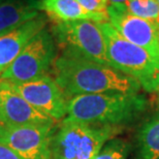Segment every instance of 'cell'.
Returning <instances> with one entry per match:
<instances>
[{
    "instance_id": "obj_1",
    "label": "cell",
    "mask_w": 159,
    "mask_h": 159,
    "mask_svg": "<svg viewBox=\"0 0 159 159\" xmlns=\"http://www.w3.org/2000/svg\"><path fill=\"white\" fill-rule=\"evenodd\" d=\"M52 72L67 100L82 94L139 93L142 89L134 79L112 66L100 64L69 51H60Z\"/></svg>"
},
{
    "instance_id": "obj_2",
    "label": "cell",
    "mask_w": 159,
    "mask_h": 159,
    "mask_svg": "<svg viewBox=\"0 0 159 159\" xmlns=\"http://www.w3.org/2000/svg\"><path fill=\"white\" fill-rule=\"evenodd\" d=\"M147 106V98L139 93L82 94L67 100L66 117L89 124L122 127L139 118Z\"/></svg>"
},
{
    "instance_id": "obj_3",
    "label": "cell",
    "mask_w": 159,
    "mask_h": 159,
    "mask_svg": "<svg viewBox=\"0 0 159 159\" xmlns=\"http://www.w3.org/2000/svg\"><path fill=\"white\" fill-rule=\"evenodd\" d=\"M121 131L120 126L89 124L65 117L52 130L48 159H93Z\"/></svg>"
},
{
    "instance_id": "obj_4",
    "label": "cell",
    "mask_w": 159,
    "mask_h": 159,
    "mask_svg": "<svg viewBox=\"0 0 159 159\" xmlns=\"http://www.w3.org/2000/svg\"><path fill=\"white\" fill-rule=\"evenodd\" d=\"M111 66L134 79L147 92L159 90V62L147 51L125 39L110 22L97 23Z\"/></svg>"
},
{
    "instance_id": "obj_5",
    "label": "cell",
    "mask_w": 159,
    "mask_h": 159,
    "mask_svg": "<svg viewBox=\"0 0 159 159\" xmlns=\"http://www.w3.org/2000/svg\"><path fill=\"white\" fill-rule=\"evenodd\" d=\"M51 33L60 51H69L111 66L102 33L97 23L86 20L56 22L52 23Z\"/></svg>"
},
{
    "instance_id": "obj_6",
    "label": "cell",
    "mask_w": 159,
    "mask_h": 159,
    "mask_svg": "<svg viewBox=\"0 0 159 159\" xmlns=\"http://www.w3.org/2000/svg\"><path fill=\"white\" fill-rule=\"evenodd\" d=\"M57 57L52 33L43 28L24 48L15 61L2 72L0 80L25 83L47 75Z\"/></svg>"
},
{
    "instance_id": "obj_7",
    "label": "cell",
    "mask_w": 159,
    "mask_h": 159,
    "mask_svg": "<svg viewBox=\"0 0 159 159\" xmlns=\"http://www.w3.org/2000/svg\"><path fill=\"white\" fill-rule=\"evenodd\" d=\"M107 14L109 22L124 39L143 48L159 62V24L130 14L124 3L110 4Z\"/></svg>"
},
{
    "instance_id": "obj_8",
    "label": "cell",
    "mask_w": 159,
    "mask_h": 159,
    "mask_svg": "<svg viewBox=\"0 0 159 159\" xmlns=\"http://www.w3.org/2000/svg\"><path fill=\"white\" fill-rule=\"evenodd\" d=\"M11 88L40 113L60 121L67 114V99L58 84L50 75L25 83H11Z\"/></svg>"
},
{
    "instance_id": "obj_9",
    "label": "cell",
    "mask_w": 159,
    "mask_h": 159,
    "mask_svg": "<svg viewBox=\"0 0 159 159\" xmlns=\"http://www.w3.org/2000/svg\"><path fill=\"white\" fill-rule=\"evenodd\" d=\"M55 124L33 126L0 124V144L6 146L22 159H48L50 138Z\"/></svg>"
},
{
    "instance_id": "obj_10",
    "label": "cell",
    "mask_w": 159,
    "mask_h": 159,
    "mask_svg": "<svg viewBox=\"0 0 159 159\" xmlns=\"http://www.w3.org/2000/svg\"><path fill=\"white\" fill-rule=\"evenodd\" d=\"M57 121L40 113L11 88L7 81L0 80V124L6 126L50 125Z\"/></svg>"
},
{
    "instance_id": "obj_11",
    "label": "cell",
    "mask_w": 159,
    "mask_h": 159,
    "mask_svg": "<svg viewBox=\"0 0 159 159\" xmlns=\"http://www.w3.org/2000/svg\"><path fill=\"white\" fill-rule=\"evenodd\" d=\"M48 19L39 14L32 20L0 36V75L20 55L27 43L43 28Z\"/></svg>"
},
{
    "instance_id": "obj_12",
    "label": "cell",
    "mask_w": 159,
    "mask_h": 159,
    "mask_svg": "<svg viewBox=\"0 0 159 159\" xmlns=\"http://www.w3.org/2000/svg\"><path fill=\"white\" fill-rule=\"evenodd\" d=\"M39 11L46 12L52 23L86 20L95 23L109 22V14L92 12L75 0H37Z\"/></svg>"
},
{
    "instance_id": "obj_13",
    "label": "cell",
    "mask_w": 159,
    "mask_h": 159,
    "mask_svg": "<svg viewBox=\"0 0 159 159\" xmlns=\"http://www.w3.org/2000/svg\"><path fill=\"white\" fill-rule=\"evenodd\" d=\"M39 15L37 0H5L0 3V36Z\"/></svg>"
},
{
    "instance_id": "obj_14",
    "label": "cell",
    "mask_w": 159,
    "mask_h": 159,
    "mask_svg": "<svg viewBox=\"0 0 159 159\" xmlns=\"http://www.w3.org/2000/svg\"><path fill=\"white\" fill-rule=\"evenodd\" d=\"M135 159H159V113L139 127L136 133Z\"/></svg>"
},
{
    "instance_id": "obj_15",
    "label": "cell",
    "mask_w": 159,
    "mask_h": 159,
    "mask_svg": "<svg viewBox=\"0 0 159 159\" xmlns=\"http://www.w3.org/2000/svg\"><path fill=\"white\" fill-rule=\"evenodd\" d=\"M124 4L130 14L159 24V4L157 0H127Z\"/></svg>"
},
{
    "instance_id": "obj_16",
    "label": "cell",
    "mask_w": 159,
    "mask_h": 159,
    "mask_svg": "<svg viewBox=\"0 0 159 159\" xmlns=\"http://www.w3.org/2000/svg\"><path fill=\"white\" fill-rule=\"evenodd\" d=\"M130 152V143L123 138L115 136L102 146L93 159H128Z\"/></svg>"
},
{
    "instance_id": "obj_17",
    "label": "cell",
    "mask_w": 159,
    "mask_h": 159,
    "mask_svg": "<svg viewBox=\"0 0 159 159\" xmlns=\"http://www.w3.org/2000/svg\"><path fill=\"white\" fill-rule=\"evenodd\" d=\"M85 9L92 12H103L107 14L109 0H75Z\"/></svg>"
},
{
    "instance_id": "obj_18",
    "label": "cell",
    "mask_w": 159,
    "mask_h": 159,
    "mask_svg": "<svg viewBox=\"0 0 159 159\" xmlns=\"http://www.w3.org/2000/svg\"><path fill=\"white\" fill-rule=\"evenodd\" d=\"M0 159H22L6 146L0 144Z\"/></svg>"
},
{
    "instance_id": "obj_19",
    "label": "cell",
    "mask_w": 159,
    "mask_h": 159,
    "mask_svg": "<svg viewBox=\"0 0 159 159\" xmlns=\"http://www.w3.org/2000/svg\"><path fill=\"white\" fill-rule=\"evenodd\" d=\"M127 0H109V2H111V4H117V3H124Z\"/></svg>"
},
{
    "instance_id": "obj_20",
    "label": "cell",
    "mask_w": 159,
    "mask_h": 159,
    "mask_svg": "<svg viewBox=\"0 0 159 159\" xmlns=\"http://www.w3.org/2000/svg\"><path fill=\"white\" fill-rule=\"evenodd\" d=\"M157 109L159 110V90L157 91Z\"/></svg>"
},
{
    "instance_id": "obj_21",
    "label": "cell",
    "mask_w": 159,
    "mask_h": 159,
    "mask_svg": "<svg viewBox=\"0 0 159 159\" xmlns=\"http://www.w3.org/2000/svg\"><path fill=\"white\" fill-rule=\"evenodd\" d=\"M158 41H159V25H158Z\"/></svg>"
},
{
    "instance_id": "obj_22",
    "label": "cell",
    "mask_w": 159,
    "mask_h": 159,
    "mask_svg": "<svg viewBox=\"0 0 159 159\" xmlns=\"http://www.w3.org/2000/svg\"><path fill=\"white\" fill-rule=\"evenodd\" d=\"M157 2H158V4H159V0H157Z\"/></svg>"
},
{
    "instance_id": "obj_23",
    "label": "cell",
    "mask_w": 159,
    "mask_h": 159,
    "mask_svg": "<svg viewBox=\"0 0 159 159\" xmlns=\"http://www.w3.org/2000/svg\"><path fill=\"white\" fill-rule=\"evenodd\" d=\"M0 3H1V0H0Z\"/></svg>"
}]
</instances>
